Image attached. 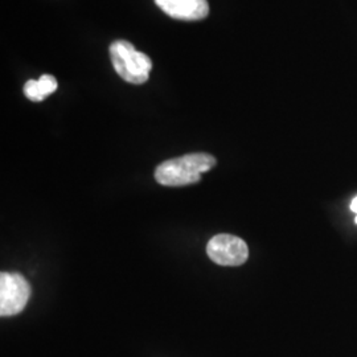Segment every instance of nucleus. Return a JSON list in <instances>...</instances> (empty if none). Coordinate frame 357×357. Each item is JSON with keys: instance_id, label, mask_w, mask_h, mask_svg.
Instances as JSON below:
<instances>
[{"instance_id": "0eeeda50", "label": "nucleus", "mask_w": 357, "mask_h": 357, "mask_svg": "<svg viewBox=\"0 0 357 357\" xmlns=\"http://www.w3.org/2000/svg\"><path fill=\"white\" fill-rule=\"evenodd\" d=\"M38 85H40V89L44 93L45 97L51 96L52 93H54L59 84H57V79L51 75H43L38 79Z\"/></svg>"}, {"instance_id": "7ed1b4c3", "label": "nucleus", "mask_w": 357, "mask_h": 357, "mask_svg": "<svg viewBox=\"0 0 357 357\" xmlns=\"http://www.w3.org/2000/svg\"><path fill=\"white\" fill-rule=\"evenodd\" d=\"M31 296V286L26 278L16 273L0 275V315L13 317L23 311Z\"/></svg>"}, {"instance_id": "39448f33", "label": "nucleus", "mask_w": 357, "mask_h": 357, "mask_svg": "<svg viewBox=\"0 0 357 357\" xmlns=\"http://www.w3.org/2000/svg\"><path fill=\"white\" fill-rule=\"evenodd\" d=\"M155 3L163 13L178 20H202L209 13L206 0H155Z\"/></svg>"}, {"instance_id": "423d86ee", "label": "nucleus", "mask_w": 357, "mask_h": 357, "mask_svg": "<svg viewBox=\"0 0 357 357\" xmlns=\"http://www.w3.org/2000/svg\"><path fill=\"white\" fill-rule=\"evenodd\" d=\"M24 94L26 98L33 101V102H41L44 101L47 97L44 96V93L40 89L38 79H29L26 81L24 85Z\"/></svg>"}, {"instance_id": "f257e3e1", "label": "nucleus", "mask_w": 357, "mask_h": 357, "mask_svg": "<svg viewBox=\"0 0 357 357\" xmlns=\"http://www.w3.org/2000/svg\"><path fill=\"white\" fill-rule=\"evenodd\" d=\"M216 166V159L209 153H188L169 159L156 168L155 178L167 187H183L200 181L202 175Z\"/></svg>"}, {"instance_id": "6e6552de", "label": "nucleus", "mask_w": 357, "mask_h": 357, "mask_svg": "<svg viewBox=\"0 0 357 357\" xmlns=\"http://www.w3.org/2000/svg\"><path fill=\"white\" fill-rule=\"evenodd\" d=\"M351 211L356 213V218H355V221H356L357 224V196L354 199V200H352V203H351Z\"/></svg>"}, {"instance_id": "20e7f679", "label": "nucleus", "mask_w": 357, "mask_h": 357, "mask_svg": "<svg viewBox=\"0 0 357 357\" xmlns=\"http://www.w3.org/2000/svg\"><path fill=\"white\" fill-rule=\"evenodd\" d=\"M209 258L221 266H240L249 257L248 245L233 234H217L206 246Z\"/></svg>"}, {"instance_id": "f03ea898", "label": "nucleus", "mask_w": 357, "mask_h": 357, "mask_svg": "<svg viewBox=\"0 0 357 357\" xmlns=\"http://www.w3.org/2000/svg\"><path fill=\"white\" fill-rule=\"evenodd\" d=\"M110 59L115 72L128 84H144L153 69L151 59L126 40H116L110 45Z\"/></svg>"}]
</instances>
